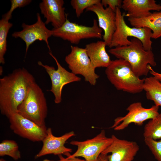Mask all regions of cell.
I'll list each match as a JSON object with an SVG mask.
<instances>
[{
    "label": "cell",
    "instance_id": "obj_1",
    "mask_svg": "<svg viewBox=\"0 0 161 161\" xmlns=\"http://www.w3.org/2000/svg\"><path fill=\"white\" fill-rule=\"evenodd\" d=\"M35 81L33 75L24 68L14 70L0 79V110L8 118L17 113L18 106Z\"/></svg>",
    "mask_w": 161,
    "mask_h": 161
},
{
    "label": "cell",
    "instance_id": "obj_2",
    "mask_svg": "<svg viewBox=\"0 0 161 161\" xmlns=\"http://www.w3.org/2000/svg\"><path fill=\"white\" fill-rule=\"evenodd\" d=\"M130 41L129 45L115 47L108 51L117 59L128 62L137 76H146L149 72L148 65L154 67L157 64L154 53L152 50H145L138 39L133 38Z\"/></svg>",
    "mask_w": 161,
    "mask_h": 161
},
{
    "label": "cell",
    "instance_id": "obj_3",
    "mask_svg": "<svg viewBox=\"0 0 161 161\" xmlns=\"http://www.w3.org/2000/svg\"><path fill=\"white\" fill-rule=\"evenodd\" d=\"M105 73L109 81L118 90L134 94L143 90L144 78L137 76L129 63L124 59L112 60L106 68Z\"/></svg>",
    "mask_w": 161,
    "mask_h": 161
},
{
    "label": "cell",
    "instance_id": "obj_4",
    "mask_svg": "<svg viewBox=\"0 0 161 161\" xmlns=\"http://www.w3.org/2000/svg\"><path fill=\"white\" fill-rule=\"evenodd\" d=\"M116 29L113 35L110 48L130 45V40L128 38H136L142 42L146 50H152V43L151 40L152 33L149 28L146 27H131L126 23L124 17L126 13H122L120 9L117 7L116 11Z\"/></svg>",
    "mask_w": 161,
    "mask_h": 161
},
{
    "label": "cell",
    "instance_id": "obj_5",
    "mask_svg": "<svg viewBox=\"0 0 161 161\" xmlns=\"http://www.w3.org/2000/svg\"><path fill=\"white\" fill-rule=\"evenodd\" d=\"M48 109L44 93L39 86L34 82L27 95L18 106L17 113L41 126H46L45 120Z\"/></svg>",
    "mask_w": 161,
    "mask_h": 161
},
{
    "label": "cell",
    "instance_id": "obj_6",
    "mask_svg": "<svg viewBox=\"0 0 161 161\" xmlns=\"http://www.w3.org/2000/svg\"><path fill=\"white\" fill-rule=\"evenodd\" d=\"M52 36L69 41L71 43L78 44L84 39L90 38L101 39L103 30L98 24L97 20L94 19L91 27L78 24L71 22L67 19L60 27L53 28Z\"/></svg>",
    "mask_w": 161,
    "mask_h": 161
},
{
    "label": "cell",
    "instance_id": "obj_7",
    "mask_svg": "<svg viewBox=\"0 0 161 161\" xmlns=\"http://www.w3.org/2000/svg\"><path fill=\"white\" fill-rule=\"evenodd\" d=\"M71 52L65 60L71 72L83 77L85 81L95 86L99 77L95 72L93 66L85 48L71 46Z\"/></svg>",
    "mask_w": 161,
    "mask_h": 161
},
{
    "label": "cell",
    "instance_id": "obj_8",
    "mask_svg": "<svg viewBox=\"0 0 161 161\" xmlns=\"http://www.w3.org/2000/svg\"><path fill=\"white\" fill-rule=\"evenodd\" d=\"M112 141V138L107 137L105 130H103L91 139L82 141H71L70 143L77 146V149L72 154L68 153L66 156L70 157H81L86 161H97L100 155Z\"/></svg>",
    "mask_w": 161,
    "mask_h": 161
},
{
    "label": "cell",
    "instance_id": "obj_9",
    "mask_svg": "<svg viewBox=\"0 0 161 161\" xmlns=\"http://www.w3.org/2000/svg\"><path fill=\"white\" fill-rule=\"evenodd\" d=\"M159 106L155 105L149 108L143 107L140 102L130 104L126 108L128 113L125 116L119 117L114 120L111 127L116 131H120L126 128L131 123L141 126L148 120L155 118L159 114Z\"/></svg>",
    "mask_w": 161,
    "mask_h": 161
},
{
    "label": "cell",
    "instance_id": "obj_10",
    "mask_svg": "<svg viewBox=\"0 0 161 161\" xmlns=\"http://www.w3.org/2000/svg\"><path fill=\"white\" fill-rule=\"evenodd\" d=\"M49 54L56 62L57 66V69L53 66L43 64L41 61H38V64L44 68L49 75L51 82L50 91L54 96L55 103L58 104L62 101V92L64 86L70 83L80 81L81 79L64 68L51 52H49Z\"/></svg>",
    "mask_w": 161,
    "mask_h": 161
},
{
    "label": "cell",
    "instance_id": "obj_11",
    "mask_svg": "<svg viewBox=\"0 0 161 161\" xmlns=\"http://www.w3.org/2000/svg\"><path fill=\"white\" fill-rule=\"evenodd\" d=\"M8 118L10 129L22 137L33 142H39L42 141L47 135L46 126H40L18 113Z\"/></svg>",
    "mask_w": 161,
    "mask_h": 161
},
{
    "label": "cell",
    "instance_id": "obj_12",
    "mask_svg": "<svg viewBox=\"0 0 161 161\" xmlns=\"http://www.w3.org/2000/svg\"><path fill=\"white\" fill-rule=\"evenodd\" d=\"M45 24L42 20L39 13H37V21L31 25L22 24V30L15 32L12 36L15 38H19L25 43L26 45V54L30 46L37 40L44 41L50 51L48 39L52 36V30L47 29Z\"/></svg>",
    "mask_w": 161,
    "mask_h": 161
},
{
    "label": "cell",
    "instance_id": "obj_13",
    "mask_svg": "<svg viewBox=\"0 0 161 161\" xmlns=\"http://www.w3.org/2000/svg\"><path fill=\"white\" fill-rule=\"evenodd\" d=\"M111 144L101 154H107L108 161H133L139 149L136 142L120 139L115 135Z\"/></svg>",
    "mask_w": 161,
    "mask_h": 161
},
{
    "label": "cell",
    "instance_id": "obj_14",
    "mask_svg": "<svg viewBox=\"0 0 161 161\" xmlns=\"http://www.w3.org/2000/svg\"><path fill=\"white\" fill-rule=\"evenodd\" d=\"M86 11L92 12L97 15L98 26L104 31L103 41L109 47L116 29L115 12L109 7L104 8L101 1L88 8Z\"/></svg>",
    "mask_w": 161,
    "mask_h": 161
},
{
    "label": "cell",
    "instance_id": "obj_15",
    "mask_svg": "<svg viewBox=\"0 0 161 161\" xmlns=\"http://www.w3.org/2000/svg\"><path fill=\"white\" fill-rule=\"evenodd\" d=\"M75 135L74 132L72 131L60 137H55L53 134L51 128H48L47 135L42 141L43 144L41 149L35 158L37 159L49 154L65 155L72 152V149L66 147L64 144L67 140Z\"/></svg>",
    "mask_w": 161,
    "mask_h": 161
},
{
    "label": "cell",
    "instance_id": "obj_16",
    "mask_svg": "<svg viewBox=\"0 0 161 161\" xmlns=\"http://www.w3.org/2000/svg\"><path fill=\"white\" fill-rule=\"evenodd\" d=\"M63 0H43L39 4L41 13L46 20L45 23H51L53 28L61 27L66 21L67 15L63 7Z\"/></svg>",
    "mask_w": 161,
    "mask_h": 161
},
{
    "label": "cell",
    "instance_id": "obj_17",
    "mask_svg": "<svg viewBox=\"0 0 161 161\" xmlns=\"http://www.w3.org/2000/svg\"><path fill=\"white\" fill-rule=\"evenodd\" d=\"M121 8L127 12L125 16L134 18L147 16L151 10L161 11V5L154 0H124Z\"/></svg>",
    "mask_w": 161,
    "mask_h": 161
},
{
    "label": "cell",
    "instance_id": "obj_18",
    "mask_svg": "<svg viewBox=\"0 0 161 161\" xmlns=\"http://www.w3.org/2000/svg\"><path fill=\"white\" fill-rule=\"evenodd\" d=\"M106 43L97 41L87 44L85 49L91 62L95 69L107 67L112 60L106 49Z\"/></svg>",
    "mask_w": 161,
    "mask_h": 161
},
{
    "label": "cell",
    "instance_id": "obj_19",
    "mask_svg": "<svg viewBox=\"0 0 161 161\" xmlns=\"http://www.w3.org/2000/svg\"><path fill=\"white\" fill-rule=\"evenodd\" d=\"M130 24L136 27H146L152 32V38L157 39L161 37V12L151 13L144 17L128 18Z\"/></svg>",
    "mask_w": 161,
    "mask_h": 161
},
{
    "label": "cell",
    "instance_id": "obj_20",
    "mask_svg": "<svg viewBox=\"0 0 161 161\" xmlns=\"http://www.w3.org/2000/svg\"><path fill=\"white\" fill-rule=\"evenodd\" d=\"M143 89L147 99L153 101L155 105L161 106V82L153 76L146 78Z\"/></svg>",
    "mask_w": 161,
    "mask_h": 161
},
{
    "label": "cell",
    "instance_id": "obj_21",
    "mask_svg": "<svg viewBox=\"0 0 161 161\" xmlns=\"http://www.w3.org/2000/svg\"><path fill=\"white\" fill-rule=\"evenodd\" d=\"M143 135L144 138L161 139V113L145 125Z\"/></svg>",
    "mask_w": 161,
    "mask_h": 161
},
{
    "label": "cell",
    "instance_id": "obj_22",
    "mask_svg": "<svg viewBox=\"0 0 161 161\" xmlns=\"http://www.w3.org/2000/svg\"><path fill=\"white\" fill-rule=\"evenodd\" d=\"M9 20L3 17L0 20V63H5L4 55L7 51V37L13 24Z\"/></svg>",
    "mask_w": 161,
    "mask_h": 161
},
{
    "label": "cell",
    "instance_id": "obj_23",
    "mask_svg": "<svg viewBox=\"0 0 161 161\" xmlns=\"http://www.w3.org/2000/svg\"><path fill=\"white\" fill-rule=\"evenodd\" d=\"M8 156L15 160L21 158L20 152L16 142L11 140H5L0 143V156Z\"/></svg>",
    "mask_w": 161,
    "mask_h": 161
},
{
    "label": "cell",
    "instance_id": "obj_24",
    "mask_svg": "<svg viewBox=\"0 0 161 161\" xmlns=\"http://www.w3.org/2000/svg\"><path fill=\"white\" fill-rule=\"evenodd\" d=\"M100 0H72L70 4L75 10L77 17H79L84 10L100 2Z\"/></svg>",
    "mask_w": 161,
    "mask_h": 161
},
{
    "label": "cell",
    "instance_id": "obj_25",
    "mask_svg": "<svg viewBox=\"0 0 161 161\" xmlns=\"http://www.w3.org/2000/svg\"><path fill=\"white\" fill-rule=\"evenodd\" d=\"M145 145L158 161H161V139L159 140L144 138Z\"/></svg>",
    "mask_w": 161,
    "mask_h": 161
},
{
    "label": "cell",
    "instance_id": "obj_26",
    "mask_svg": "<svg viewBox=\"0 0 161 161\" xmlns=\"http://www.w3.org/2000/svg\"><path fill=\"white\" fill-rule=\"evenodd\" d=\"M32 2L31 0H11V7L9 11L2 16L9 20L12 17V14L14 10L17 8L24 7Z\"/></svg>",
    "mask_w": 161,
    "mask_h": 161
},
{
    "label": "cell",
    "instance_id": "obj_27",
    "mask_svg": "<svg viewBox=\"0 0 161 161\" xmlns=\"http://www.w3.org/2000/svg\"><path fill=\"white\" fill-rule=\"evenodd\" d=\"M123 1L122 0H102L101 2L103 6L106 8L108 5L114 12H115L117 8H121Z\"/></svg>",
    "mask_w": 161,
    "mask_h": 161
},
{
    "label": "cell",
    "instance_id": "obj_28",
    "mask_svg": "<svg viewBox=\"0 0 161 161\" xmlns=\"http://www.w3.org/2000/svg\"><path fill=\"white\" fill-rule=\"evenodd\" d=\"M59 160L57 161L50 160L47 159H45L43 161H86L85 160L80 159L77 157H70L68 156L66 158L64 157L62 155H58Z\"/></svg>",
    "mask_w": 161,
    "mask_h": 161
},
{
    "label": "cell",
    "instance_id": "obj_29",
    "mask_svg": "<svg viewBox=\"0 0 161 161\" xmlns=\"http://www.w3.org/2000/svg\"><path fill=\"white\" fill-rule=\"evenodd\" d=\"M148 67L150 73L160 81H161V73H159L154 71L149 65L148 66Z\"/></svg>",
    "mask_w": 161,
    "mask_h": 161
},
{
    "label": "cell",
    "instance_id": "obj_30",
    "mask_svg": "<svg viewBox=\"0 0 161 161\" xmlns=\"http://www.w3.org/2000/svg\"><path fill=\"white\" fill-rule=\"evenodd\" d=\"M107 154H101L98 157L97 161H108Z\"/></svg>",
    "mask_w": 161,
    "mask_h": 161
},
{
    "label": "cell",
    "instance_id": "obj_31",
    "mask_svg": "<svg viewBox=\"0 0 161 161\" xmlns=\"http://www.w3.org/2000/svg\"><path fill=\"white\" fill-rule=\"evenodd\" d=\"M0 161H6L3 158H1L0 159Z\"/></svg>",
    "mask_w": 161,
    "mask_h": 161
},
{
    "label": "cell",
    "instance_id": "obj_32",
    "mask_svg": "<svg viewBox=\"0 0 161 161\" xmlns=\"http://www.w3.org/2000/svg\"></svg>",
    "mask_w": 161,
    "mask_h": 161
}]
</instances>
